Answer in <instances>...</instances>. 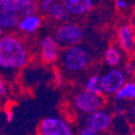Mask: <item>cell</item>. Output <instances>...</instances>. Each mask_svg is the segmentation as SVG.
<instances>
[{
  "mask_svg": "<svg viewBox=\"0 0 135 135\" xmlns=\"http://www.w3.org/2000/svg\"><path fill=\"white\" fill-rule=\"evenodd\" d=\"M27 61L26 48L18 38L6 36L0 38V69L18 70Z\"/></svg>",
  "mask_w": 135,
  "mask_h": 135,
  "instance_id": "1",
  "label": "cell"
},
{
  "mask_svg": "<svg viewBox=\"0 0 135 135\" xmlns=\"http://www.w3.org/2000/svg\"><path fill=\"white\" fill-rule=\"evenodd\" d=\"M63 63L70 71H82L90 63V54L84 48L74 46L66 50L63 56Z\"/></svg>",
  "mask_w": 135,
  "mask_h": 135,
  "instance_id": "2",
  "label": "cell"
},
{
  "mask_svg": "<svg viewBox=\"0 0 135 135\" xmlns=\"http://www.w3.org/2000/svg\"><path fill=\"white\" fill-rule=\"evenodd\" d=\"M54 38L59 44L65 47L78 46L83 39V30L77 24H63L56 29Z\"/></svg>",
  "mask_w": 135,
  "mask_h": 135,
  "instance_id": "3",
  "label": "cell"
},
{
  "mask_svg": "<svg viewBox=\"0 0 135 135\" xmlns=\"http://www.w3.org/2000/svg\"><path fill=\"white\" fill-rule=\"evenodd\" d=\"M127 76L120 69L114 68L110 69L106 75L100 77L99 85L103 93L107 94H115L126 84Z\"/></svg>",
  "mask_w": 135,
  "mask_h": 135,
  "instance_id": "4",
  "label": "cell"
},
{
  "mask_svg": "<svg viewBox=\"0 0 135 135\" xmlns=\"http://www.w3.org/2000/svg\"><path fill=\"white\" fill-rule=\"evenodd\" d=\"M103 105V99L99 95L89 93V92H80L74 98V106L82 114L90 115L92 112L99 110Z\"/></svg>",
  "mask_w": 135,
  "mask_h": 135,
  "instance_id": "5",
  "label": "cell"
},
{
  "mask_svg": "<svg viewBox=\"0 0 135 135\" xmlns=\"http://www.w3.org/2000/svg\"><path fill=\"white\" fill-rule=\"evenodd\" d=\"M40 135H75L70 127L60 118L47 117L39 127Z\"/></svg>",
  "mask_w": 135,
  "mask_h": 135,
  "instance_id": "6",
  "label": "cell"
},
{
  "mask_svg": "<svg viewBox=\"0 0 135 135\" xmlns=\"http://www.w3.org/2000/svg\"><path fill=\"white\" fill-rule=\"evenodd\" d=\"M86 127L95 132H104L111 124V116L105 110H96L92 114L88 115Z\"/></svg>",
  "mask_w": 135,
  "mask_h": 135,
  "instance_id": "7",
  "label": "cell"
},
{
  "mask_svg": "<svg viewBox=\"0 0 135 135\" xmlns=\"http://www.w3.org/2000/svg\"><path fill=\"white\" fill-rule=\"evenodd\" d=\"M40 54L42 61L49 64L59 59L60 47L53 36H47L40 41Z\"/></svg>",
  "mask_w": 135,
  "mask_h": 135,
  "instance_id": "8",
  "label": "cell"
},
{
  "mask_svg": "<svg viewBox=\"0 0 135 135\" xmlns=\"http://www.w3.org/2000/svg\"><path fill=\"white\" fill-rule=\"evenodd\" d=\"M62 3L69 14L79 16L86 14L92 9L94 0H63Z\"/></svg>",
  "mask_w": 135,
  "mask_h": 135,
  "instance_id": "9",
  "label": "cell"
},
{
  "mask_svg": "<svg viewBox=\"0 0 135 135\" xmlns=\"http://www.w3.org/2000/svg\"><path fill=\"white\" fill-rule=\"evenodd\" d=\"M118 37H119L121 48L126 52H131L134 50L133 29L129 25H122L118 29Z\"/></svg>",
  "mask_w": 135,
  "mask_h": 135,
  "instance_id": "10",
  "label": "cell"
},
{
  "mask_svg": "<svg viewBox=\"0 0 135 135\" xmlns=\"http://www.w3.org/2000/svg\"><path fill=\"white\" fill-rule=\"evenodd\" d=\"M40 24H41V18L36 14H31V15L21 17L16 27L21 31L31 33V32H35L39 28Z\"/></svg>",
  "mask_w": 135,
  "mask_h": 135,
  "instance_id": "11",
  "label": "cell"
},
{
  "mask_svg": "<svg viewBox=\"0 0 135 135\" xmlns=\"http://www.w3.org/2000/svg\"><path fill=\"white\" fill-rule=\"evenodd\" d=\"M21 16L12 10L0 9V26L2 29H12L15 28L18 24Z\"/></svg>",
  "mask_w": 135,
  "mask_h": 135,
  "instance_id": "12",
  "label": "cell"
},
{
  "mask_svg": "<svg viewBox=\"0 0 135 135\" xmlns=\"http://www.w3.org/2000/svg\"><path fill=\"white\" fill-rule=\"evenodd\" d=\"M47 13H49V15L53 20L57 21V22H64L68 17V12H67V10L65 9L64 4L62 2H57V1L51 6V8L49 9Z\"/></svg>",
  "mask_w": 135,
  "mask_h": 135,
  "instance_id": "13",
  "label": "cell"
},
{
  "mask_svg": "<svg viewBox=\"0 0 135 135\" xmlns=\"http://www.w3.org/2000/svg\"><path fill=\"white\" fill-rule=\"evenodd\" d=\"M37 9H38L37 0H22L16 12L21 17H24L27 15L35 14Z\"/></svg>",
  "mask_w": 135,
  "mask_h": 135,
  "instance_id": "14",
  "label": "cell"
},
{
  "mask_svg": "<svg viewBox=\"0 0 135 135\" xmlns=\"http://www.w3.org/2000/svg\"><path fill=\"white\" fill-rule=\"evenodd\" d=\"M115 97L117 100H122V99H133L135 97V83L134 82H126L118 92L115 93Z\"/></svg>",
  "mask_w": 135,
  "mask_h": 135,
  "instance_id": "15",
  "label": "cell"
},
{
  "mask_svg": "<svg viewBox=\"0 0 135 135\" xmlns=\"http://www.w3.org/2000/svg\"><path fill=\"white\" fill-rule=\"evenodd\" d=\"M99 80H100V76H98V75H94L92 77H90L84 84V91L100 96L103 94V92H102V90H100Z\"/></svg>",
  "mask_w": 135,
  "mask_h": 135,
  "instance_id": "16",
  "label": "cell"
},
{
  "mask_svg": "<svg viewBox=\"0 0 135 135\" xmlns=\"http://www.w3.org/2000/svg\"><path fill=\"white\" fill-rule=\"evenodd\" d=\"M121 60V55L119 53V51L114 48V47H110L106 50L105 52V63L108 65V66H117L119 64Z\"/></svg>",
  "mask_w": 135,
  "mask_h": 135,
  "instance_id": "17",
  "label": "cell"
},
{
  "mask_svg": "<svg viewBox=\"0 0 135 135\" xmlns=\"http://www.w3.org/2000/svg\"><path fill=\"white\" fill-rule=\"evenodd\" d=\"M21 1L22 0H0V9L12 10V11H15L16 12Z\"/></svg>",
  "mask_w": 135,
  "mask_h": 135,
  "instance_id": "18",
  "label": "cell"
},
{
  "mask_svg": "<svg viewBox=\"0 0 135 135\" xmlns=\"http://www.w3.org/2000/svg\"><path fill=\"white\" fill-rule=\"evenodd\" d=\"M55 2H56V0H40L38 7L42 12H48L49 9L51 8V6Z\"/></svg>",
  "mask_w": 135,
  "mask_h": 135,
  "instance_id": "19",
  "label": "cell"
},
{
  "mask_svg": "<svg viewBox=\"0 0 135 135\" xmlns=\"http://www.w3.org/2000/svg\"><path fill=\"white\" fill-rule=\"evenodd\" d=\"M78 135H98V133L95 132V131H93L92 129L85 127V128H83V129H81V130L79 131Z\"/></svg>",
  "mask_w": 135,
  "mask_h": 135,
  "instance_id": "20",
  "label": "cell"
},
{
  "mask_svg": "<svg viewBox=\"0 0 135 135\" xmlns=\"http://www.w3.org/2000/svg\"><path fill=\"white\" fill-rule=\"evenodd\" d=\"M116 4H117L118 9H120V10L127 9L129 6V3L126 1V0H116Z\"/></svg>",
  "mask_w": 135,
  "mask_h": 135,
  "instance_id": "21",
  "label": "cell"
},
{
  "mask_svg": "<svg viewBox=\"0 0 135 135\" xmlns=\"http://www.w3.org/2000/svg\"><path fill=\"white\" fill-rule=\"evenodd\" d=\"M124 73H126L127 75H133V73H134V63H133V62L129 63V64L126 66Z\"/></svg>",
  "mask_w": 135,
  "mask_h": 135,
  "instance_id": "22",
  "label": "cell"
},
{
  "mask_svg": "<svg viewBox=\"0 0 135 135\" xmlns=\"http://www.w3.org/2000/svg\"><path fill=\"white\" fill-rule=\"evenodd\" d=\"M123 114H124V109H123V107L121 105H118L116 107V115L117 116H122Z\"/></svg>",
  "mask_w": 135,
  "mask_h": 135,
  "instance_id": "23",
  "label": "cell"
},
{
  "mask_svg": "<svg viewBox=\"0 0 135 135\" xmlns=\"http://www.w3.org/2000/svg\"><path fill=\"white\" fill-rule=\"evenodd\" d=\"M4 92H6V85L2 81V79L0 78V95H3Z\"/></svg>",
  "mask_w": 135,
  "mask_h": 135,
  "instance_id": "24",
  "label": "cell"
},
{
  "mask_svg": "<svg viewBox=\"0 0 135 135\" xmlns=\"http://www.w3.org/2000/svg\"><path fill=\"white\" fill-rule=\"evenodd\" d=\"M13 120V114H12V112H7V121L8 122H11V121H12Z\"/></svg>",
  "mask_w": 135,
  "mask_h": 135,
  "instance_id": "25",
  "label": "cell"
},
{
  "mask_svg": "<svg viewBox=\"0 0 135 135\" xmlns=\"http://www.w3.org/2000/svg\"><path fill=\"white\" fill-rule=\"evenodd\" d=\"M2 33H3V29H2V27L0 26V38L2 37Z\"/></svg>",
  "mask_w": 135,
  "mask_h": 135,
  "instance_id": "26",
  "label": "cell"
}]
</instances>
